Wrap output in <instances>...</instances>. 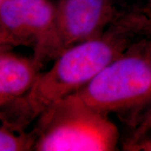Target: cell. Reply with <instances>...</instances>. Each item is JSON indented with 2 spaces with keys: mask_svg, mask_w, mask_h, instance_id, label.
Here are the masks:
<instances>
[{
  "mask_svg": "<svg viewBox=\"0 0 151 151\" xmlns=\"http://www.w3.org/2000/svg\"><path fill=\"white\" fill-rule=\"evenodd\" d=\"M150 30V8L129 7L101 35L60 53L28 94L1 108V122L26 129L46 108L86 85Z\"/></svg>",
  "mask_w": 151,
  "mask_h": 151,
  "instance_id": "obj_1",
  "label": "cell"
},
{
  "mask_svg": "<svg viewBox=\"0 0 151 151\" xmlns=\"http://www.w3.org/2000/svg\"><path fill=\"white\" fill-rule=\"evenodd\" d=\"M35 151H113L119 131L108 115L71 95L54 103L37 119Z\"/></svg>",
  "mask_w": 151,
  "mask_h": 151,
  "instance_id": "obj_2",
  "label": "cell"
},
{
  "mask_svg": "<svg viewBox=\"0 0 151 151\" xmlns=\"http://www.w3.org/2000/svg\"><path fill=\"white\" fill-rule=\"evenodd\" d=\"M145 37L70 95L107 115L130 113L131 117L140 111L151 101V65Z\"/></svg>",
  "mask_w": 151,
  "mask_h": 151,
  "instance_id": "obj_3",
  "label": "cell"
},
{
  "mask_svg": "<svg viewBox=\"0 0 151 151\" xmlns=\"http://www.w3.org/2000/svg\"><path fill=\"white\" fill-rule=\"evenodd\" d=\"M129 9L116 0H58L48 62L66 49L101 35Z\"/></svg>",
  "mask_w": 151,
  "mask_h": 151,
  "instance_id": "obj_4",
  "label": "cell"
},
{
  "mask_svg": "<svg viewBox=\"0 0 151 151\" xmlns=\"http://www.w3.org/2000/svg\"><path fill=\"white\" fill-rule=\"evenodd\" d=\"M44 65L34 56H24L11 48H0V107L4 108L29 92Z\"/></svg>",
  "mask_w": 151,
  "mask_h": 151,
  "instance_id": "obj_5",
  "label": "cell"
},
{
  "mask_svg": "<svg viewBox=\"0 0 151 151\" xmlns=\"http://www.w3.org/2000/svg\"><path fill=\"white\" fill-rule=\"evenodd\" d=\"M25 24L32 35L33 56L45 65L53 37L55 4L51 0H15Z\"/></svg>",
  "mask_w": 151,
  "mask_h": 151,
  "instance_id": "obj_6",
  "label": "cell"
},
{
  "mask_svg": "<svg viewBox=\"0 0 151 151\" xmlns=\"http://www.w3.org/2000/svg\"><path fill=\"white\" fill-rule=\"evenodd\" d=\"M26 46L34 48L35 42L15 0L0 2V48Z\"/></svg>",
  "mask_w": 151,
  "mask_h": 151,
  "instance_id": "obj_7",
  "label": "cell"
},
{
  "mask_svg": "<svg viewBox=\"0 0 151 151\" xmlns=\"http://www.w3.org/2000/svg\"><path fill=\"white\" fill-rule=\"evenodd\" d=\"M26 129L19 128L1 123L0 126V150H34L37 135L35 129L27 132Z\"/></svg>",
  "mask_w": 151,
  "mask_h": 151,
  "instance_id": "obj_8",
  "label": "cell"
},
{
  "mask_svg": "<svg viewBox=\"0 0 151 151\" xmlns=\"http://www.w3.org/2000/svg\"><path fill=\"white\" fill-rule=\"evenodd\" d=\"M130 123L133 124V131L126 140L138 139L151 131V101L145 107L132 116Z\"/></svg>",
  "mask_w": 151,
  "mask_h": 151,
  "instance_id": "obj_9",
  "label": "cell"
},
{
  "mask_svg": "<svg viewBox=\"0 0 151 151\" xmlns=\"http://www.w3.org/2000/svg\"><path fill=\"white\" fill-rule=\"evenodd\" d=\"M122 148L127 151H151V131L135 139H125Z\"/></svg>",
  "mask_w": 151,
  "mask_h": 151,
  "instance_id": "obj_10",
  "label": "cell"
},
{
  "mask_svg": "<svg viewBox=\"0 0 151 151\" xmlns=\"http://www.w3.org/2000/svg\"><path fill=\"white\" fill-rule=\"evenodd\" d=\"M145 48L147 55H148V58L151 65V30L145 37Z\"/></svg>",
  "mask_w": 151,
  "mask_h": 151,
  "instance_id": "obj_11",
  "label": "cell"
},
{
  "mask_svg": "<svg viewBox=\"0 0 151 151\" xmlns=\"http://www.w3.org/2000/svg\"><path fill=\"white\" fill-rule=\"evenodd\" d=\"M145 2H146V4H147L146 5L151 9V0H145Z\"/></svg>",
  "mask_w": 151,
  "mask_h": 151,
  "instance_id": "obj_12",
  "label": "cell"
},
{
  "mask_svg": "<svg viewBox=\"0 0 151 151\" xmlns=\"http://www.w3.org/2000/svg\"><path fill=\"white\" fill-rule=\"evenodd\" d=\"M3 1H4V0H0V2H3Z\"/></svg>",
  "mask_w": 151,
  "mask_h": 151,
  "instance_id": "obj_13",
  "label": "cell"
}]
</instances>
